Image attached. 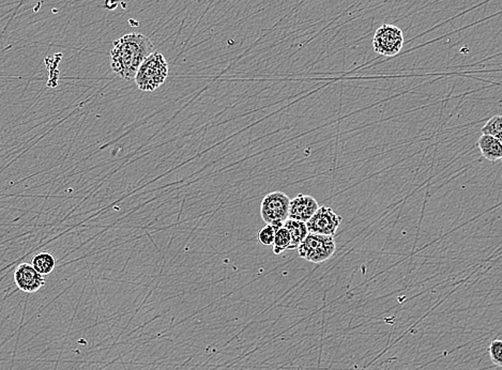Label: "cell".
I'll return each mask as SVG.
<instances>
[{
	"mask_svg": "<svg viewBox=\"0 0 502 370\" xmlns=\"http://www.w3.org/2000/svg\"><path fill=\"white\" fill-rule=\"evenodd\" d=\"M155 51L151 40L141 34H128L113 43L111 68L119 78L134 80L136 72Z\"/></svg>",
	"mask_w": 502,
	"mask_h": 370,
	"instance_id": "1",
	"label": "cell"
},
{
	"mask_svg": "<svg viewBox=\"0 0 502 370\" xmlns=\"http://www.w3.org/2000/svg\"><path fill=\"white\" fill-rule=\"evenodd\" d=\"M168 72L170 68L166 57L159 51H153L141 63L134 80L141 91L152 92L166 82Z\"/></svg>",
	"mask_w": 502,
	"mask_h": 370,
	"instance_id": "2",
	"label": "cell"
},
{
	"mask_svg": "<svg viewBox=\"0 0 502 370\" xmlns=\"http://www.w3.org/2000/svg\"><path fill=\"white\" fill-rule=\"evenodd\" d=\"M301 258L313 264H321L334 255L336 251L334 237L308 233L306 239L297 247Z\"/></svg>",
	"mask_w": 502,
	"mask_h": 370,
	"instance_id": "3",
	"label": "cell"
},
{
	"mask_svg": "<svg viewBox=\"0 0 502 370\" xmlns=\"http://www.w3.org/2000/svg\"><path fill=\"white\" fill-rule=\"evenodd\" d=\"M289 203L286 194L272 192L267 194L260 205V216L267 225L279 228L288 220Z\"/></svg>",
	"mask_w": 502,
	"mask_h": 370,
	"instance_id": "4",
	"label": "cell"
},
{
	"mask_svg": "<svg viewBox=\"0 0 502 370\" xmlns=\"http://www.w3.org/2000/svg\"><path fill=\"white\" fill-rule=\"evenodd\" d=\"M403 32L394 25L385 24L379 27L373 39V49L378 55L394 57L403 49Z\"/></svg>",
	"mask_w": 502,
	"mask_h": 370,
	"instance_id": "5",
	"label": "cell"
},
{
	"mask_svg": "<svg viewBox=\"0 0 502 370\" xmlns=\"http://www.w3.org/2000/svg\"><path fill=\"white\" fill-rule=\"evenodd\" d=\"M342 216H337L329 207H319L314 216L306 222L308 233L334 237L342 224Z\"/></svg>",
	"mask_w": 502,
	"mask_h": 370,
	"instance_id": "6",
	"label": "cell"
},
{
	"mask_svg": "<svg viewBox=\"0 0 502 370\" xmlns=\"http://www.w3.org/2000/svg\"><path fill=\"white\" fill-rule=\"evenodd\" d=\"M15 285L23 292L34 293L45 285L44 276L38 273L32 264H21L16 266L13 274Z\"/></svg>",
	"mask_w": 502,
	"mask_h": 370,
	"instance_id": "7",
	"label": "cell"
},
{
	"mask_svg": "<svg viewBox=\"0 0 502 370\" xmlns=\"http://www.w3.org/2000/svg\"><path fill=\"white\" fill-rule=\"evenodd\" d=\"M319 208L317 200L311 195L299 194L289 203L288 218L306 223Z\"/></svg>",
	"mask_w": 502,
	"mask_h": 370,
	"instance_id": "8",
	"label": "cell"
},
{
	"mask_svg": "<svg viewBox=\"0 0 502 370\" xmlns=\"http://www.w3.org/2000/svg\"><path fill=\"white\" fill-rule=\"evenodd\" d=\"M478 147L480 149L481 154L486 157V160L496 162L501 159V141L497 138L482 134V136L479 138Z\"/></svg>",
	"mask_w": 502,
	"mask_h": 370,
	"instance_id": "9",
	"label": "cell"
},
{
	"mask_svg": "<svg viewBox=\"0 0 502 370\" xmlns=\"http://www.w3.org/2000/svg\"><path fill=\"white\" fill-rule=\"evenodd\" d=\"M283 226L288 230L289 235H290L291 242L289 249H297V247L301 244V242L308 235V231L306 224L300 222V220L288 218Z\"/></svg>",
	"mask_w": 502,
	"mask_h": 370,
	"instance_id": "10",
	"label": "cell"
},
{
	"mask_svg": "<svg viewBox=\"0 0 502 370\" xmlns=\"http://www.w3.org/2000/svg\"><path fill=\"white\" fill-rule=\"evenodd\" d=\"M32 266L41 275H49L56 268V259L51 253H38L32 259Z\"/></svg>",
	"mask_w": 502,
	"mask_h": 370,
	"instance_id": "11",
	"label": "cell"
},
{
	"mask_svg": "<svg viewBox=\"0 0 502 370\" xmlns=\"http://www.w3.org/2000/svg\"><path fill=\"white\" fill-rule=\"evenodd\" d=\"M290 242V235H289L288 230L284 226L277 228V231H275V240L272 243L273 253L275 255H281L286 249H289Z\"/></svg>",
	"mask_w": 502,
	"mask_h": 370,
	"instance_id": "12",
	"label": "cell"
},
{
	"mask_svg": "<svg viewBox=\"0 0 502 370\" xmlns=\"http://www.w3.org/2000/svg\"><path fill=\"white\" fill-rule=\"evenodd\" d=\"M501 115H496V116H492V118L486 122V126H483L481 131H482V134H484V135L492 136V137L497 138V139L501 141Z\"/></svg>",
	"mask_w": 502,
	"mask_h": 370,
	"instance_id": "13",
	"label": "cell"
},
{
	"mask_svg": "<svg viewBox=\"0 0 502 370\" xmlns=\"http://www.w3.org/2000/svg\"><path fill=\"white\" fill-rule=\"evenodd\" d=\"M277 227L272 225H266L258 231V241L262 246H271L275 240V231Z\"/></svg>",
	"mask_w": 502,
	"mask_h": 370,
	"instance_id": "14",
	"label": "cell"
},
{
	"mask_svg": "<svg viewBox=\"0 0 502 370\" xmlns=\"http://www.w3.org/2000/svg\"><path fill=\"white\" fill-rule=\"evenodd\" d=\"M502 341L500 339H495L490 343V347H488V354H490V360L492 363L495 364L496 366L500 367L502 363Z\"/></svg>",
	"mask_w": 502,
	"mask_h": 370,
	"instance_id": "15",
	"label": "cell"
}]
</instances>
